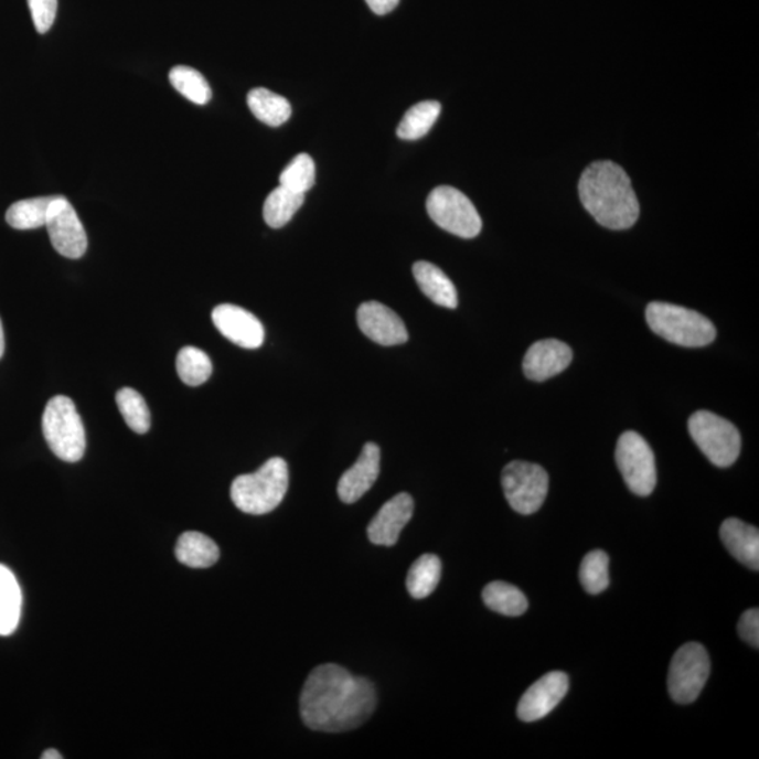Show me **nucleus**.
Instances as JSON below:
<instances>
[{"mask_svg": "<svg viewBox=\"0 0 759 759\" xmlns=\"http://www.w3.org/2000/svg\"><path fill=\"white\" fill-rule=\"evenodd\" d=\"M377 706L371 681L336 664L318 665L300 696V715L311 730L342 733L362 726Z\"/></svg>", "mask_w": 759, "mask_h": 759, "instance_id": "1", "label": "nucleus"}, {"mask_svg": "<svg viewBox=\"0 0 759 759\" xmlns=\"http://www.w3.org/2000/svg\"><path fill=\"white\" fill-rule=\"evenodd\" d=\"M578 192L582 206L602 227L628 229L638 222V196L628 173L618 163L594 162L579 179Z\"/></svg>", "mask_w": 759, "mask_h": 759, "instance_id": "2", "label": "nucleus"}, {"mask_svg": "<svg viewBox=\"0 0 759 759\" xmlns=\"http://www.w3.org/2000/svg\"><path fill=\"white\" fill-rule=\"evenodd\" d=\"M289 490V467L281 458H271L253 474L237 477L231 485V500L239 511L265 515L275 511Z\"/></svg>", "mask_w": 759, "mask_h": 759, "instance_id": "3", "label": "nucleus"}, {"mask_svg": "<svg viewBox=\"0 0 759 759\" xmlns=\"http://www.w3.org/2000/svg\"><path fill=\"white\" fill-rule=\"evenodd\" d=\"M645 320L651 331L674 345L704 348L716 340V328L705 316L670 302H651Z\"/></svg>", "mask_w": 759, "mask_h": 759, "instance_id": "4", "label": "nucleus"}, {"mask_svg": "<svg viewBox=\"0 0 759 759\" xmlns=\"http://www.w3.org/2000/svg\"><path fill=\"white\" fill-rule=\"evenodd\" d=\"M43 434L56 458L75 463L84 458L86 434L76 405L71 398L55 396L43 414Z\"/></svg>", "mask_w": 759, "mask_h": 759, "instance_id": "5", "label": "nucleus"}, {"mask_svg": "<svg viewBox=\"0 0 759 759\" xmlns=\"http://www.w3.org/2000/svg\"><path fill=\"white\" fill-rule=\"evenodd\" d=\"M688 429L702 453L717 467L736 463L741 451V436L727 419L709 411L691 415Z\"/></svg>", "mask_w": 759, "mask_h": 759, "instance_id": "6", "label": "nucleus"}, {"mask_svg": "<svg viewBox=\"0 0 759 759\" xmlns=\"http://www.w3.org/2000/svg\"><path fill=\"white\" fill-rule=\"evenodd\" d=\"M427 209L436 225L460 238H475L483 228L474 204L458 189L436 188L429 194Z\"/></svg>", "mask_w": 759, "mask_h": 759, "instance_id": "7", "label": "nucleus"}, {"mask_svg": "<svg viewBox=\"0 0 759 759\" xmlns=\"http://www.w3.org/2000/svg\"><path fill=\"white\" fill-rule=\"evenodd\" d=\"M502 489L507 504L517 514H535L545 504L547 496V471L530 461H511L502 471Z\"/></svg>", "mask_w": 759, "mask_h": 759, "instance_id": "8", "label": "nucleus"}, {"mask_svg": "<svg viewBox=\"0 0 759 759\" xmlns=\"http://www.w3.org/2000/svg\"><path fill=\"white\" fill-rule=\"evenodd\" d=\"M710 674V660L704 645L688 643L676 651L671 661L669 691L676 704L688 705L697 699Z\"/></svg>", "mask_w": 759, "mask_h": 759, "instance_id": "9", "label": "nucleus"}, {"mask_svg": "<svg viewBox=\"0 0 759 759\" xmlns=\"http://www.w3.org/2000/svg\"><path fill=\"white\" fill-rule=\"evenodd\" d=\"M617 464L626 485L635 495L649 496L656 484L655 458L648 440L633 430L620 436Z\"/></svg>", "mask_w": 759, "mask_h": 759, "instance_id": "10", "label": "nucleus"}, {"mask_svg": "<svg viewBox=\"0 0 759 759\" xmlns=\"http://www.w3.org/2000/svg\"><path fill=\"white\" fill-rule=\"evenodd\" d=\"M49 237L56 253L70 259H79L86 254L87 237L78 213L64 196H56L49 210Z\"/></svg>", "mask_w": 759, "mask_h": 759, "instance_id": "11", "label": "nucleus"}, {"mask_svg": "<svg viewBox=\"0 0 759 759\" xmlns=\"http://www.w3.org/2000/svg\"><path fill=\"white\" fill-rule=\"evenodd\" d=\"M568 686V676L560 671L542 676L521 697L517 717L526 723L542 720L560 704L567 695Z\"/></svg>", "mask_w": 759, "mask_h": 759, "instance_id": "12", "label": "nucleus"}, {"mask_svg": "<svg viewBox=\"0 0 759 759\" xmlns=\"http://www.w3.org/2000/svg\"><path fill=\"white\" fill-rule=\"evenodd\" d=\"M357 325L368 340L378 345H402L408 341V331L402 318L382 302H363L357 310Z\"/></svg>", "mask_w": 759, "mask_h": 759, "instance_id": "13", "label": "nucleus"}, {"mask_svg": "<svg viewBox=\"0 0 759 759\" xmlns=\"http://www.w3.org/2000/svg\"><path fill=\"white\" fill-rule=\"evenodd\" d=\"M215 328L228 341L245 349H258L265 341V328L249 311L234 304H222L213 310Z\"/></svg>", "mask_w": 759, "mask_h": 759, "instance_id": "14", "label": "nucleus"}, {"mask_svg": "<svg viewBox=\"0 0 759 759\" xmlns=\"http://www.w3.org/2000/svg\"><path fill=\"white\" fill-rule=\"evenodd\" d=\"M414 515V500L407 492L397 494L389 500L373 517L367 526L368 541L377 546H394L398 542L399 533Z\"/></svg>", "mask_w": 759, "mask_h": 759, "instance_id": "15", "label": "nucleus"}, {"mask_svg": "<svg viewBox=\"0 0 759 759\" xmlns=\"http://www.w3.org/2000/svg\"><path fill=\"white\" fill-rule=\"evenodd\" d=\"M573 361L571 348L562 341L543 340L530 348L523 359V373L533 382H546L557 376Z\"/></svg>", "mask_w": 759, "mask_h": 759, "instance_id": "16", "label": "nucleus"}, {"mask_svg": "<svg viewBox=\"0 0 759 759\" xmlns=\"http://www.w3.org/2000/svg\"><path fill=\"white\" fill-rule=\"evenodd\" d=\"M380 458H382V453H380L376 443L364 445L356 463L342 474L340 483H338V495L342 502L355 504L372 489L378 479Z\"/></svg>", "mask_w": 759, "mask_h": 759, "instance_id": "17", "label": "nucleus"}, {"mask_svg": "<svg viewBox=\"0 0 759 759\" xmlns=\"http://www.w3.org/2000/svg\"><path fill=\"white\" fill-rule=\"evenodd\" d=\"M723 545L728 553L748 568L759 569V532L756 526L728 517L720 527Z\"/></svg>", "mask_w": 759, "mask_h": 759, "instance_id": "18", "label": "nucleus"}, {"mask_svg": "<svg viewBox=\"0 0 759 759\" xmlns=\"http://www.w3.org/2000/svg\"><path fill=\"white\" fill-rule=\"evenodd\" d=\"M413 274L420 291L435 304L451 310L458 307V291H456L449 277L438 266L420 260L414 265Z\"/></svg>", "mask_w": 759, "mask_h": 759, "instance_id": "19", "label": "nucleus"}, {"mask_svg": "<svg viewBox=\"0 0 759 759\" xmlns=\"http://www.w3.org/2000/svg\"><path fill=\"white\" fill-rule=\"evenodd\" d=\"M174 553L179 562L192 568L212 567L220 558V548L213 538L200 532L183 533Z\"/></svg>", "mask_w": 759, "mask_h": 759, "instance_id": "20", "label": "nucleus"}, {"mask_svg": "<svg viewBox=\"0 0 759 759\" xmlns=\"http://www.w3.org/2000/svg\"><path fill=\"white\" fill-rule=\"evenodd\" d=\"M22 602V589L17 577L0 564V635L12 634L18 629Z\"/></svg>", "mask_w": 759, "mask_h": 759, "instance_id": "21", "label": "nucleus"}, {"mask_svg": "<svg viewBox=\"0 0 759 759\" xmlns=\"http://www.w3.org/2000/svg\"><path fill=\"white\" fill-rule=\"evenodd\" d=\"M248 106L256 119L270 127H280L289 121L291 116V105L284 96L276 95L274 92L258 87L248 94Z\"/></svg>", "mask_w": 759, "mask_h": 759, "instance_id": "22", "label": "nucleus"}, {"mask_svg": "<svg viewBox=\"0 0 759 759\" xmlns=\"http://www.w3.org/2000/svg\"><path fill=\"white\" fill-rule=\"evenodd\" d=\"M483 601L487 608L511 618L521 617L530 607L525 594L520 588L504 581L490 582L484 588Z\"/></svg>", "mask_w": 759, "mask_h": 759, "instance_id": "23", "label": "nucleus"}, {"mask_svg": "<svg viewBox=\"0 0 759 759\" xmlns=\"http://www.w3.org/2000/svg\"><path fill=\"white\" fill-rule=\"evenodd\" d=\"M442 576V563L435 554H424L409 568L407 589L415 599L428 598L438 587Z\"/></svg>", "mask_w": 759, "mask_h": 759, "instance_id": "24", "label": "nucleus"}, {"mask_svg": "<svg viewBox=\"0 0 759 759\" xmlns=\"http://www.w3.org/2000/svg\"><path fill=\"white\" fill-rule=\"evenodd\" d=\"M306 194L296 193L284 186L274 190L265 200L264 218L270 228L285 227L304 204Z\"/></svg>", "mask_w": 759, "mask_h": 759, "instance_id": "25", "label": "nucleus"}, {"mask_svg": "<svg viewBox=\"0 0 759 759\" xmlns=\"http://www.w3.org/2000/svg\"><path fill=\"white\" fill-rule=\"evenodd\" d=\"M442 106L439 101H423L411 107L397 128V136L405 141H417L428 135L436 120L439 119Z\"/></svg>", "mask_w": 759, "mask_h": 759, "instance_id": "26", "label": "nucleus"}, {"mask_svg": "<svg viewBox=\"0 0 759 759\" xmlns=\"http://www.w3.org/2000/svg\"><path fill=\"white\" fill-rule=\"evenodd\" d=\"M56 196L20 200L9 207L7 222L14 229H35L47 223L51 203Z\"/></svg>", "mask_w": 759, "mask_h": 759, "instance_id": "27", "label": "nucleus"}, {"mask_svg": "<svg viewBox=\"0 0 759 759\" xmlns=\"http://www.w3.org/2000/svg\"><path fill=\"white\" fill-rule=\"evenodd\" d=\"M177 371L184 384L202 386L213 373V363L206 352L194 346H184L178 353Z\"/></svg>", "mask_w": 759, "mask_h": 759, "instance_id": "28", "label": "nucleus"}, {"mask_svg": "<svg viewBox=\"0 0 759 759\" xmlns=\"http://www.w3.org/2000/svg\"><path fill=\"white\" fill-rule=\"evenodd\" d=\"M169 81L179 94L193 101L194 105L204 106L212 100V87L209 82L199 71L190 66H174L169 72Z\"/></svg>", "mask_w": 759, "mask_h": 759, "instance_id": "29", "label": "nucleus"}, {"mask_svg": "<svg viewBox=\"0 0 759 759\" xmlns=\"http://www.w3.org/2000/svg\"><path fill=\"white\" fill-rule=\"evenodd\" d=\"M117 407H119L127 427L136 434H147L151 428V413L146 399L135 388H121L116 394Z\"/></svg>", "mask_w": 759, "mask_h": 759, "instance_id": "30", "label": "nucleus"}, {"mask_svg": "<svg viewBox=\"0 0 759 759\" xmlns=\"http://www.w3.org/2000/svg\"><path fill=\"white\" fill-rule=\"evenodd\" d=\"M579 579L588 594L598 595L609 587V557L603 550L588 553L579 568Z\"/></svg>", "mask_w": 759, "mask_h": 759, "instance_id": "31", "label": "nucleus"}, {"mask_svg": "<svg viewBox=\"0 0 759 759\" xmlns=\"http://www.w3.org/2000/svg\"><path fill=\"white\" fill-rule=\"evenodd\" d=\"M280 186L306 194L316 183V163L307 153H300L280 174Z\"/></svg>", "mask_w": 759, "mask_h": 759, "instance_id": "32", "label": "nucleus"}, {"mask_svg": "<svg viewBox=\"0 0 759 759\" xmlns=\"http://www.w3.org/2000/svg\"><path fill=\"white\" fill-rule=\"evenodd\" d=\"M28 2L35 30L40 34L47 33L53 28L58 0H28Z\"/></svg>", "mask_w": 759, "mask_h": 759, "instance_id": "33", "label": "nucleus"}, {"mask_svg": "<svg viewBox=\"0 0 759 759\" xmlns=\"http://www.w3.org/2000/svg\"><path fill=\"white\" fill-rule=\"evenodd\" d=\"M738 634L752 648H759V610L757 608L748 609L741 614L740 622H738Z\"/></svg>", "mask_w": 759, "mask_h": 759, "instance_id": "34", "label": "nucleus"}, {"mask_svg": "<svg viewBox=\"0 0 759 759\" xmlns=\"http://www.w3.org/2000/svg\"><path fill=\"white\" fill-rule=\"evenodd\" d=\"M366 3L373 13L384 17L398 7L399 0H366Z\"/></svg>", "mask_w": 759, "mask_h": 759, "instance_id": "35", "label": "nucleus"}, {"mask_svg": "<svg viewBox=\"0 0 759 759\" xmlns=\"http://www.w3.org/2000/svg\"><path fill=\"white\" fill-rule=\"evenodd\" d=\"M41 758H43V759H63L64 756H63V753H60L56 750H47L43 753V756H41Z\"/></svg>", "mask_w": 759, "mask_h": 759, "instance_id": "36", "label": "nucleus"}, {"mask_svg": "<svg viewBox=\"0 0 759 759\" xmlns=\"http://www.w3.org/2000/svg\"><path fill=\"white\" fill-rule=\"evenodd\" d=\"M3 353H4V332H3L2 320H0V359H2Z\"/></svg>", "mask_w": 759, "mask_h": 759, "instance_id": "37", "label": "nucleus"}]
</instances>
